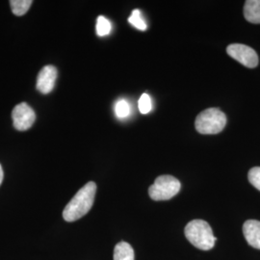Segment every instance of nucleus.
I'll return each mask as SVG.
<instances>
[{
  "label": "nucleus",
  "mask_w": 260,
  "mask_h": 260,
  "mask_svg": "<svg viewBox=\"0 0 260 260\" xmlns=\"http://www.w3.org/2000/svg\"><path fill=\"white\" fill-rule=\"evenodd\" d=\"M96 184L90 181L83 186L67 205L63 211V218L67 222H75L88 213L94 202Z\"/></svg>",
  "instance_id": "nucleus-1"
},
{
  "label": "nucleus",
  "mask_w": 260,
  "mask_h": 260,
  "mask_svg": "<svg viewBox=\"0 0 260 260\" xmlns=\"http://www.w3.org/2000/svg\"><path fill=\"white\" fill-rule=\"evenodd\" d=\"M184 233L188 241L203 251L211 250L217 241L211 226L204 220L191 221L186 225Z\"/></svg>",
  "instance_id": "nucleus-2"
},
{
  "label": "nucleus",
  "mask_w": 260,
  "mask_h": 260,
  "mask_svg": "<svg viewBox=\"0 0 260 260\" xmlns=\"http://www.w3.org/2000/svg\"><path fill=\"white\" fill-rule=\"evenodd\" d=\"M226 124V117L219 108H209L201 112L196 119V129L201 134H218Z\"/></svg>",
  "instance_id": "nucleus-3"
},
{
  "label": "nucleus",
  "mask_w": 260,
  "mask_h": 260,
  "mask_svg": "<svg viewBox=\"0 0 260 260\" xmlns=\"http://www.w3.org/2000/svg\"><path fill=\"white\" fill-rule=\"evenodd\" d=\"M180 182L172 176H160L149 187V197L153 201H168L180 191Z\"/></svg>",
  "instance_id": "nucleus-4"
},
{
  "label": "nucleus",
  "mask_w": 260,
  "mask_h": 260,
  "mask_svg": "<svg viewBox=\"0 0 260 260\" xmlns=\"http://www.w3.org/2000/svg\"><path fill=\"white\" fill-rule=\"evenodd\" d=\"M226 52L234 60L238 61L247 68L253 69L258 65V56L255 50L248 46L242 44H233L228 47Z\"/></svg>",
  "instance_id": "nucleus-5"
},
{
  "label": "nucleus",
  "mask_w": 260,
  "mask_h": 260,
  "mask_svg": "<svg viewBox=\"0 0 260 260\" xmlns=\"http://www.w3.org/2000/svg\"><path fill=\"white\" fill-rule=\"evenodd\" d=\"M12 119L16 129L25 131L31 128L34 124L36 114L27 103H19L13 109Z\"/></svg>",
  "instance_id": "nucleus-6"
},
{
  "label": "nucleus",
  "mask_w": 260,
  "mask_h": 260,
  "mask_svg": "<svg viewBox=\"0 0 260 260\" xmlns=\"http://www.w3.org/2000/svg\"><path fill=\"white\" fill-rule=\"evenodd\" d=\"M57 79V70L54 66H46L39 73L37 77V89L40 93L47 94L51 93Z\"/></svg>",
  "instance_id": "nucleus-7"
},
{
  "label": "nucleus",
  "mask_w": 260,
  "mask_h": 260,
  "mask_svg": "<svg viewBox=\"0 0 260 260\" xmlns=\"http://www.w3.org/2000/svg\"><path fill=\"white\" fill-rule=\"evenodd\" d=\"M243 233L248 244L260 250V222L256 220H248L243 224Z\"/></svg>",
  "instance_id": "nucleus-8"
},
{
  "label": "nucleus",
  "mask_w": 260,
  "mask_h": 260,
  "mask_svg": "<svg viewBox=\"0 0 260 260\" xmlns=\"http://www.w3.org/2000/svg\"><path fill=\"white\" fill-rule=\"evenodd\" d=\"M244 16L249 22L260 23V0H248L245 2Z\"/></svg>",
  "instance_id": "nucleus-9"
},
{
  "label": "nucleus",
  "mask_w": 260,
  "mask_h": 260,
  "mask_svg": "<svg viewBox=\"0 0 260 260\" xmlns=\"http://www.w3.org/2000/svg\"><path fill=\"white\" fill-rule=\"evenodd\" d=\"M114 260H134V251L126 242H120L114 250Z\"/></svg>",
  "instance_id": "nucleus-10"
},
{
  "label": "nucleus",
  "mask_w": 260,
  "mask_h": 260,
  "mask_svg": "<svg viewBox=\"0 0 260 260\" xmlns=\"http://www.w3.org/2000/svg\"><path fill=\"white\" fill-rule=\"evenodd\" d=\"M33 1L32 0H11L10 6L14 15L21 17L27 13Z\"/></svg>",
  "instance_id": "nucleus-11"
},
{
  "label": "nucleus",
  "mask_w": 260,
  "mask_h": 260,
  "mask_svg": "<svg viewBox=\"0 0 260 260\" xmlns=\"http://www.w3.org/2000/svg\"><path fill=\"white\" fill-rule=\"evenodd\" d=\"M111 22L104 18L103 16H100L96 20V33L99 36L103 37L108 35L111 32Z\"/></svg>",
  "instance_id": "nucleus-12"
},
{
  "label": "nucleus",
  "mask_w": 260,
  "mask_h": 260,
  "mask_svg": "<svg viewBox=\"0 0 260 260\" xmlns=\"http://www.w3.org/2000/svg\"><path fill=\"white\" fill-rule=\"evenodd\" d=\"M115 114L119 119L127 118L130 114L129 103L123 99L119 100L115 104Z\"/></svg>",
  "instance_id": "nucleus-13"
},
{
  "label": "nucleus",
  "mask_w": 260,
  "mask_h": 260,
  "mask_svg": "<svg viewBox=\"0 0 260 260\" xmlns=\"http://www.w3.org/2000/svg\"><path fill=\"white\" fill-rule=\"evenodd\" d=\"M130 24H132L134 27L139 29L141 31L147 30V24L144 19L142 18V14L140 10H134L128 19Z\"/></svg>",
  "instance_id": "nucleus-14"
},
{
  "label": "nucleus",
  "mask_w": 260,
  "mask_h": 260,
  "mask_svg": "<svg viewBox=\"0 0 260 260\" xmlns=\"http://www.w3.org/2000/svg\"><path fill=\"white\" fill-rule=\"evenodd\" d=\"M138 107L142 114H148L151 111L152 109V103L151 100L149 98V94L143 93L142 96L140 98L139 103H138Z\"/></svg>",
  "instance_id": "nucleus-15"
},
{
  "label": "nucleus",
  "mask_w": 260,
  "mask_h": 260,
  "mask_svg": "<svg viewBox=\"0 0 260 260\" xmlns=\"http://www.w3.org/2000/svg\"><path fill=\"white\" fill-rule=\"evenodd\" d=\"M249 181L251 182V185L255 187L257 190L260 191V167L252 168L249 172L248 175Z\"/></svg>",
  "instance_id": "nucleus-16"
},
{
  "label": "nucleus",
  "mask_w": 260,
  "mask_h": 260,
  "mask_svg": "<svg viewBox=\"0 0 260 260\" xmlns=\"http://www.w3.org/2000/svg\"><path fill=\"white\" fill-rule=\"evenodd\" d=\"M3 177H4V173H3V169H2L1 165H0V185H1L2 181H3Z\"/></svg>",
  "instance_id": "nucleus-17"
}]
</instances>
